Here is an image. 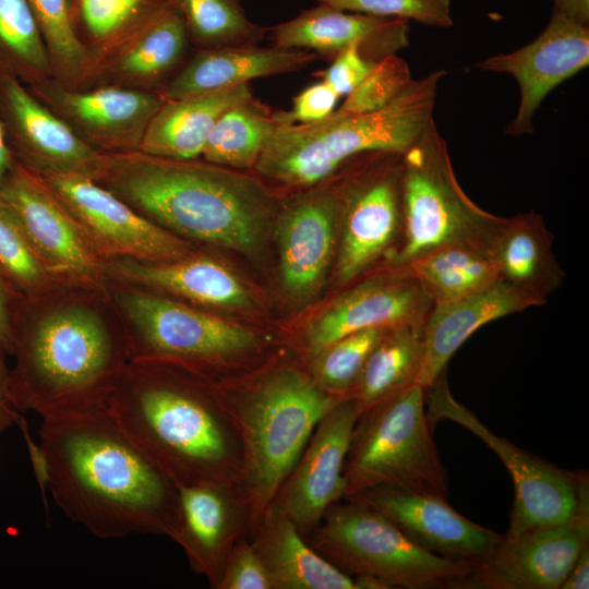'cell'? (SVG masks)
<instances>
[{
	"label": "cell",
	"mask_w": 589,
	"mask_h": 589,
	"mask_svg": "<svg viewBox=\"0 0 589 589\" xmlns=\"http://www.w3.org/2000/svg\"><path fill=\"white\" fill-rule=\"evenodd\" d=\"M11 357L14 408L44 418L107 405L131 352L107 285L61 284L20 298Z\"/></svg>",
	"instance_id": "obj_1"
},
{
	"label": "cell",
	"mask_w": 589,
	"mask_h": 589,
	"mask_svg": "<svg viewBox=\"0 0 589 589\" xmlns=\"http://www.w3.org/2000/svg\"><path fill=\"white\" fill-rule=\"evenodd\" d=\"M39 454L53 502L92 534L171 538L177 488L107 405L41 418Z\"/></svg>",
	"instance_id": "obj_2"
},
{
	"label": "cell",
	"mask_w": 589,
	"mask_h": 589,
	"mask_svg": "<svg viewBox=\"0 0 589 589\" xmlns=\"http://www.w3.org/2000/svg\"><path fill=\"white\" fill-rule=\"evenodd\" d=\"M107 408L176 486L216 482L240 490L239 434L205 376L169 361L131 359Z\"/></svg>",
	"instance_id": "obj_3"
},
{
	"label": "cell",
	"mask_w": 589,
	"mask_h": 589,
	"mask_svg": "<svg viewBox=\"0 0 589 589\" xmlns=\"http://www.w3.org/2000/svg\"><path fill=\"white\" fill-rule=\"evenodd\" d=\"M93 180L181 239L239 252L256 249L274 205L260 180L199 158L101 153Z\"/></svg>",
	"instance_id": "obj_4"
},
{
	"label": "cell",
	"mask_w": 589,
	"mask_h": 589,
	"mask_svg": "<svg viewBox=\"0 0 589 589\" xmlns=\"http://www.w3.org/2000/svg\"><path fill=\"white\" fill-rule=\"evenodd\" d=\"M445 71L410 84L384 108L364 113L335 109L311 124H278L253 167L260 178L305 189L332 178L352 158L371 152L404 154L433 120Z\"/></svg>",
	"instance_id": "obj_5"
},
{
	"label": "cell",
	"mask_w": 589,
	"mask_h": 589,
	"mask_svg": "<svg viewBox=\"0 0 589 589\" xmlns=\"http://www.w3.org/2000/svg\"><path fill=\"white\" fill-rule=\"evenodd\" d=\"M342 398L294 366L269 372L238 402L224 398L242 446L240 492L250 531L273 504L317 423Z\"/></svg>",
	"instance_id": "obj_6"
},
{
	"label": "cell",
	"mask_w": 589,
	"mask_h": 589,
	"mask_svg": "<svg viewBox=\"0 0 589 589\" xmlns=\"http://www.w3.org/2000/svg\"><path fill=\"white\" fill-rule=\"evenodd\" d=\"M346 500L332 505L305 537L336 567L388 588L470 589L474 565L424 550L375 509Z\"/></svg>",
	"instance_id": "obj_7"
},
{
	"label": "cell",
	"mask_w": 589,
	"mask_h": 589,
	"mask_svg": "<svg viewBox=\"0 0 589 589\" xmlns=\"http://www.w3.org/2000/svg\"><path fill=\"white\" fill-rule=\"evenodd\" d=\"M425 411V388L411 385L362 412L344 468L345 497L382 485L446 498L447 474Z\"/></svg>",
	"instance_id": "obj_8"
},
{
	"label": "cell",
	"mask_w": 589,
	"mask_h": 589,
	"mask_svg": "<svg viewBox=\"0 0 589 589\" xmlns=\"http://www.w3.org/2000/svg\"><path fill=\"white\" fill-rule=\"evenodd\" d=\"M402 238L387 265L408 266L455 242L486 249L501 216L483 211L459 185L434 121L402 154Z\"/></svg>",
	"instance_id": "obj_9"
},
{
	"label": "cell",
	"mask_w": 589,
	"mask_h": 589,
	"mask_svg": "<svg viewBox=\"0 0 589 589\" xmlns=\"http://www.w3.org/2000/svg\"><path fill=\"white\" fill-rule=\"evenodd\" d=\"M128 332L131 359H156L205 377L259 345L254 332L181 301L106 283Z\"/></svg>",
	"instance_id": "obj_10"
},
{
	"label": "cell",
	"mask_w": 589,
	"mask_h": 589,
	"mask_svg": "<svg viewBox=\"0 0 589 589\" xmlns=\"http://www.w3.org/2000/svg\"><path fill=\"white\" fill-rule=\"evenodd\" d=\"M402 154L371 152L335 175V281L347 286L377 264L387 265L402 238Z\"/></svg>",
	"instance_id": "obj_11"
},
{
	"label": "cell",
	"mask_w": 589,
	"mask_h": 589,
	"mask_svg": "<svg viewBox=\"0 0 589 589\" xmlns=\"http://www.w3.org/2000/svg\"><path fill=\"white\" fill-rule=\"evenodd\" d=\"M446 372L425 388V411L432 426L453 421L482 440L502 460L514 483V505L505 538L556 525L572 518L582 495L589 492L585 473L562 470L494 434L448 387Z\"/></svg>",
	"instance_id": "obj_12"
},
{
	"label": "cell",
	"mask_w": 589,
	"mask_h": 589,
	"mask_svg": "<svg viewBox=\"0 0 589 589\" xmlns=\"http://www.w3.org/2000/svg\"><path fill=\"white\" fill-rule=\"evenodd\" d=\"M0 195L14 211L44 267L56 280L106 287L103 260L41 176L15 161Z\"/></svg>",
	"instance_id": "obj_13"
},
{
	"label": "cell",
	"mask_w": 589,
	"mask_h": 589,
	"mask_svg": "<svg viewBox=\"0 0 589 589\" xmlns=\"http://www.w3.org/2000/svg\"><path fill=\"white\" fill-rule=\"evenodd\" d=\"M44 179L103 261L127 257L166 262L197 249L196 244L152 223L88 177L60 175Z\"/></svg>",
	"instance_id": "obj_14"
},
{
	"label": "cell",
	"mask_w": 589,
	"mask_h": 589,
	"mask_svg": "<svg viewBox=\"0 0 589 589\" xmlns=\"http://www.w3.org/2000/svg\"><path fill=\"white\" fill-rule=\"evenodd\" d=\"M348 285L308 324L304 337L310 357L354 332L423 324L433 305L408 266L382 265L381 271H370Z\"/></svg>",
	"instance_id": "obj_15"
},
{
	"label": "cell",
	"mask_w": 589,
	"mask_h": 589,
	"mask_svg": "<svg viewBox=\"0 0 589 589\" xmlns=\"http://www.w3.org/2000/svg\"><path fill=\"white\" fill-rule=\"evenodd\" d=\"M28 89L80 140L103 154L139 151L164 103L156 92L118 86L72 89L52 77Z\"/></svg>",
	"instance_id": "obj_16"
},
{
	"label": "cell",
	"mask_w": 589,
	"mask_h": 589,
	"mask_svg": "<svg viewBox=\"0 0 589 589\" xmlns=\"http://www.w3.org/2000/svg\"><path fill=\"white\" fill-rule=\"evenodd\" d=\"M589 544V492L568 520L505 538L473 566L470 589H561Z\"/></svg>",
	"instance_id": "obj_17"
},
{
	"label": "cell",
	"mask_w": 589,
	"mask_h": 589,
	"mask_svg": "<svg viewBox=\"0 0 589 589\" xmlns=\"http://www.w3.org/2000/svg\"><path fill=\"white\" fill-rule=\"evenodd\" d=\"M360 417L356 399L342 398L317 423L272 505L305 538L327 509L345 497L344 468Z\"/></svg>",
	"instance_id": "obj_18"
},
{
	"label": "cell",
	"mask_w": 589,
	"mask_h": 589,
	"mask_svg": "<svg viewBox=\"0 0 589 589\" xmlns=\"http://www.w3.org/2000/svg\"><path fill=\"white\" fill-rule=\"evenodd\" d=\"M588 63V26L554 10L545 28L531 43L512 52L491 56L474 68L509 74L516 80L519 106L505 133L519 137L533 132V117L544 98Z\"/></svg>",
	"instance_id": "obj_19"
},
{
	"label": "cell",
	"mask_w": 589,
	"mask_h": 589,
	"mask_svg": "<svg viewBox=\"0 0 589 589\" xmlns=\"http://www.w3.org/2000/svg\"><path fill=\"white\" fill-rule=\"evenodd\" d=\"M0 123L16 163L46 178H94L101 153L80 140L20 80L0 75Z\"/></svg>",
	"instance_id": "obj_20"
},
{
	"label": "cell",
	"mask_w": 589,
	"mask_h": 589,
	"mask_svg": "<svg viewBox=\"0 0 589 589\" xmlns=\"http://www.w3.org/2000/svg\"><path fill=\"white\" fill-rule=\"evenodd\" d=\"M346 498L375 509L424 550L474 566L493 554L504 536L467 519L434 494L382 485Z\"/></svg>",
	"instance_id": "obj_21"
},
{
	"label": "cell",
	"mask_w": 589,
	"mask_h": 589,
	"mask_svg": "<svg viewBox=\"0 0 589 589\" xmlns=\"http://www.w3.org/2000/svg\"><path fill=\"white\" fill-rule=\"evenodd\" d=\"M280 213L279 271L287 296L310 301L326 277L337 245V209L332 178L309 187Z\"/></svg>",
	"instance_id": "obj_22"
},
{
	"label": "cell",
	"mask_w": 589,
	"mask_h": 589,
	"mask_svg": "<svg viewBox=\"0 0 589 589\" xmlns=\"http://www.w3.org/2000/svg\"><path fill=\"white\" fill-rule=\"evenodd\" d=\"M189 36L172 4L93 53L81 88L118 86L157 92L183 65Z\"/></svg>",
	"instance_id": "obj_23"
},
{
	"label": "cell",
	"mask_w": 589,
	"mask_h": 589,
	"mask_svg": "<svg viewBox=\"0 0 589 589\" xmlns=\"http://www.w3.org/2000/svg\"><path fill=\"white\" fill-rule=\"evenodd\" d=\"M177 513L170 539L184 551L191 568L217 588L236 542L250 529L238 488L202 482L177 485Z\"/></svg>",
	"instance_id": "obj_24"
},
{
	"label": "cell",
	"mask_w": 589,
	"mask_h": 589,
	"mask_svg": "<svg viewBox=\"0 0 589 589\" xmlns=\"http://www.w3.org/2000/svg\"><path fill=\"white\" fill-rule=\"evenodd\" d=\"M106 283L134 287L209 310H245L252 296L224 263L197 248L166 262L120 257L103 261Z\"/></svg>",
	"instance_id": "obj_25"
},
{
	"label": "cell",
	"mask_w": 589,
	"mask_h": 589,
	"mask_svg": "<svg viewBox=\"0 0 589 589\" xmlns=\"http://www.w3.org/2000/svg\"><path fill=\"white\" fill-rule=\"evenodd\" d=\"M409 22L336 9L318 3L271 29L273 45L303 49L334 59L356 48L368 60L377 61L409 45Z\"/></svg>",
	"instance_id": "obj_26"
},
{
	"label": "cell",
	"mask_w": 589,
	"mask_h": 589,
	"mask_svg": "<svg viewBox=\"0 0 589 589\" xmlns=\"http://www.w3.org/2000/svg\"><path fill=\"white\" fill-rule=\"evenodd\" d=\"M309 50L273 45L200 48L156 93L164 101L225 89L260 77L299 71L315 61Z\"/></svg>",
	"instance_id": "obj_27"
},
{
	"label": "cell",
	"mask_w": 589,
	"mask_h": 589,
	"mask_svg": "<svg viewBox=\"0 0 589 589\" xmlns=\"http://www.w3.org/2000/svg\"><path fill=\"white\" fill-rule=\"evenodd\" d=\"M540 306L501 279L460 297L433 304L423 323L424 354L417 384L431 386L454 353L480 327L501 317Z\"/></svg>",
	"instance_id": "obj_28"
},
{
	"label": "cell",
	"mask_w": 589,
	"mask_h": 589,
	"mask_svg": "<svg viewBox=\"0 0 589 589\" xmlns=\"http://www.w3.org/2000/svg\"><path fill=\"white\" fill-rule=\"evenodd\" d=\"M486 251L497 278L540 305L563 284L565 273L553 252V237L534 211L500 217Z\"/></svg>",
	"instance_id": "obj_29"
},
{
	"label": "cell",
	"mask_w": 589,
	"mask_h": 589,
	"mask_svg": "<svg viewBox=\"0 0 589 589\" xmlns=\"http://www.w3.org/2000/svg\"><path fill=\"white\" fill-rule=\"evenodd\" d=\"M251 532L273 589H356L353 577L316 552L274 505Z\"/></svg>",
	"instance_id": "obj_30"
},
{
	"label": "cell",
	"mask_w": 589,
	"mask_h": 589,
	"mask_svg": "<svg viewBox=\"0 0 589 589\" xmlns=\"http://www.w3.org/2000/svg\"><path fill=\"white\" fill-rule=\"evenodd\" d=\"M252 96L250 85L241 84L164 101L151 120L139 151L177 160L200 158L207 137L223 112Z\"/></svg>",
	"instance_id": "obj_31"
},
{
	"label": "cell",
	"mask_w": 589,
	"mask_h": 589,
	"mask_svg": "<svg viewBox=\"0 0 589 589\" xmlns=\"http://www.w3.org/2000/svg\"><path fill=\"white\" fill-rule=\"evenodd\" d=\"M423 354V324L389 327L368 354L350 395L360 414L417 384Z\"/></svg>",
	"instance_id": "obj_32"
},
{
	"label": "cell",
	"mask_w": 589,
	"mask_h": 589,
	"mask_svg": "<svg viewBox=\"0 0 589 589\" xmlns=\"http://www.w3.org/2000/svg\"><path fill=\"white\" fill-rule=\"evenodd\" d=\"M408 267L433 304L458 299L498 279L486 249L472 242L442 245Z\"/></svg>",
	"instance_id": "obj_33"
},
{
	"label": "cell",
	"mask_w": 589,
	"mask_h": 589,
	"mask_svg": "<svg viewBox=\"0 0 589 589\" xmlns=\"http://www.w3.org/2000/svg\"><path fill=\"white\" fill-rule=\"evenodd\" d=\"M277 125L273 110L253 96L247 98L218 118L201 157L238 171L253 169Z\"/></svg>",
	"instance_id": "obj_34"
},
{
	"label": "cell",
	"mask_w": 589,
	"mask_h": 589,
	"mask_svg": "<svg viewBox=\"0 0 589 589\" xmlns=\"http://www.w3.org/2000/svg\"><path fill=\"white\" fill-rule=\"evenodd\" d=\"M0 75L27 87L52 77L45 44L26 0H0Z\"/></svg>",
	"instance_id": "obj_35"
},
{
	"label": "cell",
	"mask_w": 589,
	"mask_h": 589,
	"mask_svg": "<svg viewBox=\"0 0 589 589\" xmlns=\"http://www.w3.org/2000/svg\"><path fill=\"white\" fill-rule=\"evenodd\" d=\"M172 4V0H69L75 33L91 56Z\"/></svg>",
	"instance_id": "obj_36"
},
{
	"label": "cell",
	"mask_w": 589,
	"mask_h": 589,
	"mask_svg": "<svg viewBox=\"0 0 589 589\" xmlns=\"http://www.w3.org/2000/svg\"><path fill=\"white\" fill-rule=\"evenodd\" d=\"M26 1L45 44L52 79L68 88H81L91 53L75 33L69 0Z\"/></svg>",
	"instance_id": "obj_37"
},
{
	"label": "cell",
	"mask_w": 589,
	"mask_h": 589,
	"mask_svg": "<svg viewBox=\"0 0 589 589\" xmlns=\"http://www.w3.org/2000/svg\"><path fill=\"white\" fill-rule=\"evenodd\" d=\"M189 40L200 48L257 45L266 28L247 16L241 0H172Z\"/></svg>",
	"instance_id": "obj_38"
},
{
	"label": "cell",
	"mask_w": 589,
	"mask_h": 589,
	"mask_svg": "<svg viewBox=\"0 0 589 589\" xmlns=\"http://www.w3.org/2000/svg\"><path fill=\"white\" fill-rule=\"evenodd\" d=\"M0 275L23 297H35L61 285L46 271L17 216L1 195Z\"/></svg>",
	"instance_id": "obj_39"
},
{
	"label": "cell",
	"mask_w": 589,
	"mask_h": 589,
	"mask_svg": "<svg viewBox=\"0 0 589 589\" xmlns=\"http://www.w3.org/2000/svg\"><path fill=\"white\" fill-rule=\"evenodd\" d=\"M388 328H368L333 341L310 357V375L328 394L350 396L368 354Z\"/></svg>",
	"instance_id": "obj_40"
},
{
	"label": "cell",
	"mask_w": 589,
	"mask_h": 589,
	"mask_svg": "<svg viewBox=\"0 0 589 589\" xmlns=\"http://www.w3.org/2000/svg\"><path fill=\"white\" fill-rule=\"evenodd\" d=\"M408 63L397 55L377 61L337 110L364 113L390 104L412 81Z\"/></svg>",
	"instance_id": "obj_41"
},
{
	"label": "cell",
	"mask_w": 589,
	"mask_h": 589,
	"mask_svg": "<svg viewBox=\"0 0 589 589\" xmlns=\"http://www.w3.org/2000/svg\"><path fill=\"white\" fill-rule=\"evenodd\" d=\"M336 9L374 15L400 19L407 22L447 28L454 22L450 15V0H316Z\"/></svg>",
	"instance_id": "obj_42"
},
{
	"label": "cell",
	"mask_w": 589,
	"mask_h": 589,
	"mask_svg": "<svg viewBox=\"0 0 589 589\" xmlns=\"http://www.w3.org/2000/svg\"><path fill=\"white\" fill-rule=\"evenodd\" d=\"M216 589H273L269 574L245 534L233 545Z\"/></svg>",
	"instance_id": "obj_43"
},
{
	"label": "cell",
	"mask_w": 589,
	"mask_h": 589,
	"mask_svg": "<svg viewBox=\"0 0 589 589\" xmlns=\"http://www.w3.org/2000/svg\"><path fill=\"white\" fill-rule=\"evenodd\" d=\"M339 98L329 85L320 80L296 95L289 110L274 111V118L280 125L315 123L336 109Z\"/></svg>",
	"instance_id": "obj_44"
},
{
	"label": "cell",
	"mask_w": 589,
	"mask_h": 589,
	"mask_svg": "<svg viewBox=\"0 0 589 589\" xmlns=\"http://www.w3.org/2000/svg\"><path fill=\"white\" fill-rule=\"evenodd\" d=\"M374 64L358 49L349 48L332 59L330 64L317 75L341 97L349 95L364 80Z\"/></svg>",
	"instance_id": "obj_45"
},
{
	"label": "cell",
	"mask_w": 589,
	"mask_h": 589,
	"mask_svg": "<svg viewBox=\"0 0 589 589\" xmlns=\"http://www.w3.org/2000/svg\"><path fill=\"white\" fill-rule=\"evenodd\" d=\"M21 297L0 275V350L9 357L13 351L14 318Z\"/></svg>",
	"instance_id": "obj_46"
},
{
	"label": "cell",
	"mask_w": 589,
	"mask_h": 589,
	"mask_svg": "<svg viewBox=\"0 0 589 589\" xmlns=\"http://www.w3.org/2000/svg\"><path fill=\"white\" fill-rule=\"evenodd\" d=\"M8 358L9 356L0 350V434L19 418V411L14 408L10 398Z\"/></svg>",
	"instance_id": "obj_47"
},
{
	"label": "cell",
	"mask_w": 589,
	"mask_h": 589,
	"mask_svg": "<svg viewBox=\"0 0 589 589\" xmlns=\"http://www.w3.org/2000/svg\"><path fill=\"white\" fill-rule=\"evenodd\" d=\"M589 588V544L584 548L561 589Z\"/></svg>",
	"instance_id": "obj_48"
},
{
	"label": "cell",
	"mask_w": 589,
	"mask_h": 589,
	"mask_svg": "<svg viewBox=\"0 0 589 589\" xmlns=\"http://www.w3.org/2000/svg\"><path fill=\"white\" fill-rule=\"evenodd\" d=\"M554 10H557L568 19L588 26L589 0H551Z\"/></svg>",
	"instance_id": "obj_49"
},
{
	"label": "cell",
	"mask_w": 589,
	"mask_h": 589,
	"mask_svg": "<svg viewBox=\"0 0 589 589\" xmlns=\"http://www.w3.org/2000/svg\"><path fill=\"white\" fill-rule=\"evenodd\" d=\"M14 164L15 160L7 145L0 123V188L3 184L7 175L9 173Z\"/></svg>",
	"instance_id": "obj_50"
}]
</instances>
